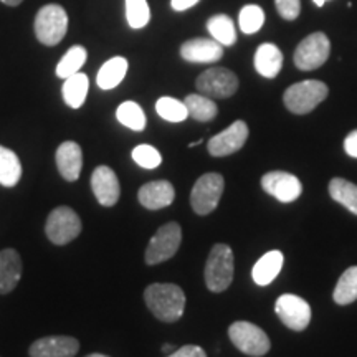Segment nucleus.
I'll return each instance as SVG.
<instances>
[{
	"mask_svg": "<svg viewBox=\"0 0 357 357\" xmlns=\"http://www.w3.org/2000/svg\"><path fill=\"white\" fill-rule=\"evenodd\" d=\"M45 234L53 245H66L82 234V220L73 208L61 205L48 215L45 223Z\"/></svg>",
	"mask_w": 357,
	"mask_h": 357,
	"instance_id": "nucleus-7",
	"label": "nucleus"
},
{
	"mask_svg": "<svg viewBox=\"0 0 357 357\" xmlns=\"http://www.w3.org/2000/svg\"><path fill=\"white\" fill-rule=\"evenodd\" d=\"M329 55H331V42H329L328 35L314 32L301 40L294 50L293 61L298 70L312 71L323 66L328 61Z\"/></svg>",
	"mask_w": 357,
	"mask_h": 357,
	"instance_id": "nucleus-6",
	"label": "nucleus"
},
{
	"mask_svg": "<svg viewBox=\"0 0 357 357\" xmlns=\"http://www.w3.org/2000/svg\"><path fill=\"white\" fill-rule=\"evenodd\" d=\"M207 30L212 35V38L217 40L223 47H231L236 42L235 24L225 13H218V15L211 17L207 22Z\"/></svg>",
	"mask_w": 357,
	"mask_h": 357,
	"instance_id": "nucleus-25",
	"label": "nucleus"
},
{
	"mask_svg": "<svg viewBox=\"0 0 357 357\" xmlns=\"http://www.w3.org/2000/svg\"><path fill=\"white\" fill-rule=\"evenodd\" d=\"M235 261L234 252L229 245L217 243L208 253L205 263V284L212 293H222L234 281Z\"/></svg>",
	"mask_w": 357,
	"mask_h": 357,
	"instance_id": "nucleus-2",
	"label": "nucleus"
},
{
	"mask_svg": "<svg viewBox=\"0 0 357 357\" xmlns=\"http://www.w3.org/2000/svg\"><path fill=\"white\" fill-rule=\"evenodd\" d=\"M172 349H174L172 344H164V346H162V351H164V352H171Z\"/></svg>",
	"mask_w": 357,
	"mask_h": 357,
	"instance_id": "nucleus-41",
	"label": "nucleus"
},
{
	"mask_svg": "<svg viewBox=\"0 0 357 357\" xmlns=\"http://www.w3.org/2000/svg\"><path fill=\"white\" fill-rule=\"evenodd\" d=\"M155 111L160 118L169 123H182L189 118V111H187L184 102L171 96L159 98L155 102Z\"/></svg>",
	"mask_w": 357,
	"mask_h": 357,
	"instance_id": "nucleus-31",
	"label": "nucleus"
},
{
	"mask_svg": "<svg viewBox=\"0 0 357 357\" xmlns=\"http://www.w3.org/2000/svg\"><path fill=\"white\" fill-rule=\"evenodd\" d=\"M275 311L283 324L291 331H305L311 321V306L310 303L296 294L287 293L275 303Z\"/></svg>",
	"mask_w": 357,
	"mask_h": 357,
	"instance_id": "nucleus-11",
	"label": "nucleus"
},
{
	"mask_svg": "<svg viewBox=\"0 0 357 357\" xmlns=\"http://www.w3.org/2000/svg\"><path fill=\"white\" fill-rule=\"evenodd\" d=\"M137 199L142 207L147 211H159L169 207L176 199V189L169 181H153L147 182L137 192Z\"/></svg>",
	"mask_w": 357,
	"mask_h": 357,
	"instance_id": "nucleus-17",
	"label": "nucleus"
},
{
	"mask_svg": "<svg viewBox=\"0 0 357 357\" xmlns=\"http://www.w3.org/2000/svg\"><path fill=\"white\" fill-rule=\"evenodd\" d=\"M182 242V229L177 222H169L155 231L149 245L146 248L147 265H159V263L171 260L176 255Z\"/></svg>",
	"mask_w": 357,
	"mask_h": 357,
	"instance_id": "nucleus-8",
	"label": "nucleus"
},
{
	"mask_svg": "<svg viewBox=\"0 0 357 357\" xmlns=\"http://www.w3.org/2000/svg\"><path fill=\"white\" fill-rule=\"evenodd\" d=\"M88 52L86 48L82 47V45H75L71 47L68 52L65 53L63 58L60 60V63L56 65V77L61 79H66L73 75L79 73L82 66L86 63Z\"/></svg>",
	"mask_w": 357,
	"mask_h": 357,
	"instance_id": "nucleus-28",
	"label": "nucleus"
},
{
	"mask_svg": "<svg viewBox=\"0 0 357 357\" xmlns=\"http://www.w3.org/2000/svg\"><path fill=\"white\" fill-rule=\"evenodd\" d=\"M333 298L341 306L351 305L357 300V266L347 268L341 275L336 288H334Z\"/></svg>",
	"mask_w": 357,
	"mask_h": 357,
	"instance_id": "nucleus-29",
	"label": "nucleus"
},
{
	"mask_svg": "<svg viewBox=\"0 0 357 357\" xmlns=\"http://www.w3.org/2000/svg\"><path fill=\"white\" fill-rule=\"evenodd\" d=\"M91 189L102 207H113L121 195V185L114 171L108 166H98L91 174Z\"/></svg>",
	"mask_w": 357,
	"mask_h": 357,
	"instance_id": "nucleus-14",
	"label": "nucleus"
},
{
	"mask_svg": "<svg viewBox=\"0 0 357 357\" xmlns=\"http://www.w3.org/2000/svg\"><path fill=\"white\" fill-rule=\"evenodd\" d=\"M200 0H171V6L176 12L189 10L194 6H197Z\"/></svg>",
	"mask_w": 357,
	"mask_h": 357,
	"instance_id": "nucleus-38",
	"label": "nucleus"
},
{
	"mask_svg": "<svg viewBox=\"0 0 357 357\" xmlns=\"http://www.w3.org/2000/svg\"><path fill=\"white\" fill-rule=\"evenodd\" d=\"M66 30H68V15L63 7L50 3L40 8L35 17V35L40 43L55 47L65 38Z\"/></svg>",
	"mask_w": 357,
	"mask_h": 357,
	"instance_id": "nucleus-4",
	"label": "nucleus"
},
{
	"mask_svg": "<svg viewBox=\"0 0 357 357\" xmlns=\"http://www.w3.org/2000/svg\"><path fill=\"white\" fill-rule=\"evenodd\" d=\"M329 195L337 204L344 205L347 211L357 215V185L346 178L334 177L329 182Z\"/></svg>",
	"mask_w": 357,
	"mask_h": 357,
	"instance_id": "nucleus-27",
	"label": "nucleus"
},
{
	"mask_svg": "<svg viewBox=\"0 0 357 357\" xmlns=\"http://www.w3.org/2000/svg\"><path fill=\"white\" fill-rule=\"evenodd\" d=\"M116 118H118V121L123 124V126H126L129 129H132V131H144L146 128V114L144 111L137 102L134 101H124L123 105L118 106V109H116Z\"/></svg>",
	"mask_w": 357,
	"mask_h": 357,
	"instance_id": "nucleus-30",
	"label": "nucleus"
},
{
	"mask_svg": "<svg viewBox=\"0 0 357 357\" xmlns=\"http://www.w3.org/2000/svg\"><path fill=\"white\" fill-rule=\"evenodd\" d=\"M283 253H281L280 250H271V252L265 253V255L255 263V266H253V281H255L257 284H260V287L270 284L271 281L280 275L281 268H283Z\"/></svg>",
	"mask_w": 357,
	"mask_h": 357,
	"instance_id": "nucleus-21",
	"label": "nucleus"
},
{
	"mask_svg": "<svg viewBox=\"0 0 357 357\" xmlns=\"http://www.w3.org/2000/svg\"><path fill=\"white\" fill-rule=\"evenodd\" d=\"M86 357H109V356H105V354H89Z\"/></svg>",
	"mask_w": 357,
	"mask_h": 357,
	"instance_id": "nucleus-42",
	"label": "nucleus"
},
{
	"mask_svg": "<svg viewBox=\"0 0 357 357\" xmlns=\"http://www.w3.org/2000/svg\"><path fill=\"white\" fill-rule=\"evenodd\" d=\"M3 3H6V6H8V7H17V6H20L22 2H24V0H2Z\"/></svg>",
	"mask_w": 357,
	"mask_h": 357,
	"instance_id": "nucleus-39",
	"label": "nucleus"
},
{
	"mask_svg": "<svg viewBox=\"0 0 357 357\" xmlns=\"http://www.w3.org/2000/svg\"><path fill=\"white\" fill-rule=\"evenodd\" d=\"M261 187L266 194L283 204L294 202L301 195L303 185L301 181L296 176L283 171H271L266 172L261 177Z\"/></svg>",
	"mask_w": 357,
	"mask_h": 357,
	"instance_id": "nucleus-13",
	"label": "nucleus"
},
{
	"mask_svg": "<svg viewBox=\"0 0 357 357\" xmlns=\"http://www.w3.org/2000/svg\"><path fill=\"white\" fill-rule=\"evenodd\" d=\"M132 159L137 166L144 169H155L162 162V155L155 147L149 144H139L132 149Z\"/></svg>",
	"mask_w": 357,
	"mask_h": 357,
	"instance_id": "nucleus-34",
	"label": "nucleus"
},
{
	"mask_svg": "<svg viewBox=\"0 0 357 357\" xmlns=\"http://www.w3.org/2000/svg\"><path fill=\"white\" fill-rule=\"evenodd\" d=\"M263 24H265V12H263L260 6H245L240 10L238 25L243 33H257L263 26Z\"/></svg>",
	"mask_w": 357,
	"mask_h": 357,
	"instance_id": "nucleus-32",
	"label": "nucleus"
},
{
	"mask_svg": "<svg viewBox=\"0 0 357 357\" xmlns=\"http://www.w3.org/2000/svg\"><path fill=\"white\" fill-rule=\"evenodd\" d=\"M144 301L155 318L164 323H176L185 310V293L172 283L149 284L144 291Z\"/></svg>",
	"mask_w": 357,
	"mask_h": 357,
	"instance_id": "nucleus-1",
	"label": "nucleus"
},
{
	"mask_svg": "<svg viewBox=\"0 0 357 357\" xmlns=\"http://www.w3.org/2000/svg\"><path fill=\"white\" fill-rule=\"evenodd\" d=\"M22 278V258L13 248L0 252V294H8Z\"/></svg>",
	"mask_w": 357,
	"mask_h": 357,
	"instance_id": "nucleus-19",
	"label": "nucleus"
},
{
	"mask_svg": "<svg viewBox=\"0 0 357 357\" xmlns=\"http://www.w3.org/2000/svg\"><path fill=\"white\" fill-rule=\"evenodd\" d=\"M79 351L78 339L71 336L40 337L30 346V357H75Z\"/></svg>",
	"mask_w": 357,
	"mask_h": 357,
	"instance_id": "nucleus-15",
	"label": "nucleus"
},
{
	"mask_svg": "<svg viewBox=\"0 0 357 357\" xmlns=\"http://www.w3.org/2000/svg\"><path fill=\"white\" fill-rule=\"evenodd\" d=\"M255 70L265 78H276L283 66V53L273 43H263L257 48Z\"/></svg>",
	"mask_w": 357,
	"mask_h": 357,
	"instance_id": "nucleus-20",
	"label": "nucleus"
},
{
	"mask_svg": "<svg viewBox=\"0 0 357 357\" xmlns=\"http://www.w3.org/2000/svg\"><path fill=\"white\" fill-rule=\"evenodd\" d=\"M275 6L284 20H296L301 13V0H275Z\"/></svg>",
	"mask_w": 357,
	"mask_h": 357,
	"instance_id": "nucleus-35",
	"label": "nucleus"
},
{
	"mask_svg": "<svg viewBox=\"0 0 357 357\" xmlns=\"http://www.w3.org/2000/svg\"><path fill=\"white\" fill-rule=\"evenodd\" d=\"M167 357H207V354H205V351L200 346L189 344L178 347L177 351H174L172 354H169Z\"/></svg>",
	"mask_w": 357,
	"mask_h": 357,
	"instance_id": "nucleus-36",
	"label": "nucleus"
},
{
	"mask_svg": "<svg viewBox=\"0 0 357 357\" xmlns=\"http://www.w3.org/2000/svg\"><path fill=\"white\" fill-rule=\"evenodd\" d=\"M181 56L190 63H215L222 60L223 45L213 38H192L182 43Z\"/></svg>",
	"mask_w": 357,
	"mask_h": 357,
	"instance_id": "nucleus-16",
	"label": "nucleus"
},
{
	"mask_svg": "<svg viewBox=\"0 0 357 357\" xmlns=\"http://www.w3.org/2000/svg\"><path fill=\"white\" fill-rule=\"evenodd\" d=\"M248 139V126L247 123L238 119V121L231 123L225 131L215 134L211 141H208L207 149L208 154L213 158H225V155L235 154L245 146Z\"/></svg>",
	"mask_w": 357,
	"mask_h": 357,
	"instance_id": "nucleus-12",
	"label": "nucleus"
},
{
	"mask_svg": "<svg viewBox=\"0 0 357 357\" xmlns=\"http://www.w3.org/2000/svg\"><path fill=\"white\" fill-rule=\"evenodd\" d=\"M229 336L236 349L252 357L265 356L271 347L266 333L248 321H235L229 328Z\"/></svg>",
	"mask_w": 357,
	"mask_h": 357,
	"instance_id": "nucleus-9",
	"label": "nucleus"
},
{
	"mask_svg": "<svg viewBox=\"0 0 357 357\" xmlns=\"http://www.w3.org/2000/svg\"><path fill=\"white\" fill-rule=\"evenodd\" d=\"M225 181L220 174L208 172L195 182L190 192V205L197 215H208L220 202Z\"/></svg>",
	"mask_w": 357,
	"mask_h": 357,
	"instance_id": "nucleus-5",
	"label": "nucleus"
},
{
	"mask_svg": "<svg viewBox=\"0 0 357 357\" xmlns=\"http://www.w3.org/2000/svg\"><path fill=\"white\" fill-rule=\"evenodd\" d=\"M238 78L234 71L229 68H220V66H213V68L205 70L202 75H199L195 86L200 95L208 98H218V100H225V98L234 96L238 89Z\"/></svg>",
	"mask_w": 357,
	"mask_h": 357,
	"instance_id": "nucleus-10",
	"label": "nucleus"
},
{
	"mask_svg": "<svg viewBox=\"0 0 357 357\" xmlns=\"http://www.w3.org/2000/svg\"><path fill=\"white\" fill-rule=\"evenodd\" d=\"M22 177V164L19 155L8 147L0 146V185L15 187Z\"/></svg>",
	"mask_w": 357,
	"mask_h": 357,
	"instance_id": "nucleus-24",
	"label": "nucleus"
},
{
	"mask_svg": "<svg viewBox=\"0 0 357 357\" xmlns=\"http://www.w3.org/2000/svg\"><path fill=\"white\" fill-rule=\"evenodd\" d=\"M56 167L60 176L68 182H75L79 178L83 167L82 147L77 142L66 141L61 142L56 149Z\"/></svg>",
	"mask_w": 357,
	"mask_h": 357,
	"instance_id": "nucleus-18",
	"label": "nucleus"
},
{
	"mask_svg": "<svg viewBox=\"0 0 357 357\" xmlns=\"http://www.w3.org/2000/svg\"><path fill=\"white\" fill-rule=\"evenodd\" d=\"M312 2H314V6H318V7H323L326 2H328V0H312Z\"/></svg>",
	"mask_w": 357,
	"mask_h": 357,
	"instance_id": "nucleus-40",
	"label": "nucleus"
},
{
	"mask_svg": "<svg viewBox=\"0 0 357 357\" xmlns=\"http://www.w3.org/2000/svg\"><path fill=\"white\" fill-rule=\"evenodd\" d=\"M344 151L347 155L357 159V129L347 134V137L344 139Z\"/></svg>",
	"mask_w": 357,
	"mask_h": 357,
	"instance_id": "nucleus-37",
	"label": "nucleus"
},
{
	"mask_svg": "<svg viewBox=\"0 0 357 357\" xmlns=\"http://www.w3.org/2000/svg\"><path fill=\"white\" fill-rule=\"evenodd\" d=\"M329 95L328 84L319 79H305L294 83L283 95V102L287 109L293 114H307L316 106L321 105Z\"/></svg>",
	"mask_w": 357,
	"mask_h": 357,
	"instance_id": "nucleus-3",
	"label": "nucleus"
},
{
	"mask_svg": "<svg viewBox=\"0 0 357 357\" xmlns=\"http://www.w3.org/2000/svg\"><path fill=\"white\" fill-rule=\"evenodd\" d=\"M126 19L131 29H142L149 24L151 10L146 0H126Z\"/></svg>",
	"mask_w": 357,
	"mask_h": 357,
	"instance_id": "nucleus-33",
	"label": "nucleus"
},
{
	"mask_svg": "<svg viewBox=\"0 0 357 357\" xmlns=\"http://www.w3.org/2000/svg\"><path fill=\"white\" fill-rule=\"evenodd\" d=\"M88 88H89V82L88 77L84 73L73 75V77L66 78L63 83V88H61V93H63V100L70 108L78 109L82 108L84 100L88 96Z\"/></svg>",
	"mask_w": 357,
	"mask_h": 357,
	"instance_id": "nucleus-23",
	"label": "nucleus"
},
{
	"mask_svg": "<svg viewBox=\"0 0 357 357\" xmlns=\"http://www.w3.org/2000/svg\"><path fill=\"white\" fill-rule=\"evenodd\" d=\"M128 73V60L123 56H114L106 61L98 71V86L101 89H113L123 82Z\"/></svg>",
	"mask_w": 357,
	"mask_h": 357,
	"instance_id": "nucleus-22",
	"label": "nucleus"
},
{
	"mask_svg": "<svg viewBox=\"0 0 357 357\" xmlns=\"http://www.w3.org/2000/svg\"><path fill=\"white\" fill-rule=\"evenodd\" d=\"M187 111H189V116L192 119L200 123H207L215 119V116L218 113L217 105L213 102L212 98L204 96V95H189L185 96L184 101Z\"/></svg>",
	"mask_w": 357,
	"mask_h": 357,
	"instance_id": "nucleus-26",
	"label": "nucleus"
}]
</instances>
